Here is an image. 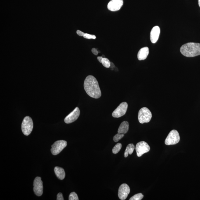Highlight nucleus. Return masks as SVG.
<instances>
[{"instance_id":"obj_15","label":"nucleus","mask_w":200,"mask_h":200,"mask_svg":"<svg viewBox=\"0 0 200 200\" xmlns=\"http://www.w3.org/2000/svg\"><path fill=\"white\" fill-rule=\"evenodd\" d=\"M129 128V124L128 122L124 121L121 123L118 129V133L125 134L127 133Z\"/></svg>"},{"instance_id":"obj_1","label":"nucleus","mask_w":200,"mask_h":200,"mask_svg":"<svg viewBox=\"0 0 200 200\" xmlns=\"http://www.w3.org/2000/svg\"><path fill=\"white\" fill-rule=\"evenodd\" d=\"M84 89L87 94L92 98L98 99L101 96V92L98 81L92 75L88 76L84 83Z\"/></svg>"},{"instance_id":"obj_12","label":"nucleus","mask_w":200,"mask_h":200,"mask_svg":"<svg viewBox=\"0 0 200 200\" xmlns=\"http://www.w3.org/2000/svg\"><path fill=\"white\" fill-rule=\"evenodd\" d=\"M123 0H111L107 5V8L110 11L115 12L121 9L123 6Z\"/></svg>"},{"instance_id":"obj_29","label":"nucleus","mask_w":200,"mask_h":200,"mask_svg":"<svg viewBox=\"0 0 200 200\" xmlns=\"http://www.w3.org/2000/svg\"><path fill=\"white\" fill-rule=\"evenodd\" d=\"M198 4H199V6L200 7V0H198Z\"/></svg>"},{"instance_id":"obj_19","label":"nucleus","mask_w":200,"mask_h":200,"mask_svg":"<svg viewBox=\"0 0 200 200\" xmlns=\"http://www.w3.org/2000/svg\"><path fill=\"white\" fill-rule=\"evenodd\" d=\"M144 197L143 195L141 193L136 194L130 198L129 200H141Z\"/></svg>"},{"instance_id":"obj_20","label":"nucleus","mask_w":200,"mask_h":200,"mask_svg":"<svg viewBox=\"0 0 200 200\" xmlns=\"http://www.w3.org/2000/svg\"><path fill=\"white\" fill-rule=\"evenodd\" d=\"M110 62L108 59L105 58L102 59L101 63L104 67L106 68H109L110 67Z\"/></svg>"},{"instance_id":"obj_6","label":"nucleus","mask_w":200,"mask_h":200,"mask_svg":"<svg viewBox=\"0 0 200 200\" xmlns=\"http://www.w3.org/2000/svg\"><path fill=\"white\" fill-rule=\"evenodd\" d=\"M67 143L64 140L57 141L52 145L51 152L54 155H57L67 147Z\"/></svg>"},{"instance_id":"obj_5","label":"nucleus","mask_w":200,"mask_h":200,"mask_svg":"<svg viewBox=\"0 0 200 200\" xmlns=\"http://www.w3.org/2000/svg\"><path fill=\"white\" fill-rule=\"evenodd\" d=\"M180 140V137L178 132L176 130H173L169 133L165 143L167 145H176L178 143Z\"/></svg>"},{"instance_id":"obj_3","label":"nucleus","mask_w":200,"mask_h":200,"mask_svg":"<svg viewBox=\"0 0 200 200\" xmlns=\"http://www.w3.org/2000/svg\"><path fill=\"white\" fill-rule=\"evenodd\" d=\"M152 117V113L147 107H142L139 111L138 119L139 122L142 124L149 122Z\"/></svg>"},{"instance_id":"obj_26","label":"nucleus","mask_w":200,"mask_h":200,"mask_svg":"<svg viewBox=\"0 0 200 200\" xmlns=\"http://www.w3.org/2000/svg\"><path fill=\"white\" fill-rule=\"evenodd\" d=\"M76 33H77V34L78 35L81 36H83L85 34L84 33H83V32H82V31H79V30H78L77 31V32H76Z\"/></svg>"},{"instance_id":"obj_14","label":"nucleus","mask_w":200,"mask_h":200,"mask_svg":"<svg viewBox=\"0 0 200 200\" xmlns=\"http://www.w3.org/2000/svg\"><path fill=\"white\" fill-rule=\"evenodd\" d=\"M149 53V48L147 47L143 48L139 50L138 53V58L139 60H145Z\"/></svg>"},{"instance_id":"obj_24","label":"nucleus","mask_w":200,"mask_h":200,"mask_svg":"<svg viewBox=\"0 0 200 200\" xmlns=\"http://www.w3.org/2000/svg\"><path fill=\"white\" fill-rule=\"evenodd\" d=\"M57 200H64L63 196L62 194L61 193H59L57 196Z\"/></svg>"},{"instance_id":"obj_30","label":"nucleus","mask_w":200,"mask_h":200,"mask_svg":"<svg viewBox=\"0 0 200 200\" xmlns=\"http://www.w3.org/2000/svg\"><path fill=\"white\" fill-rule=\"evenodd\" d=\"M102 57L103 58H105V56H104V55H102Z\"/></svg>"},{"instance_id":"obj_7","label":"nucleus","mask_w":200,"mask_h":200,"mask_svg":"<svg viewBox=\"0 0 200 200\" xmlns=\"http://www.w3.org/2000/svg\"><path fill=\"white\" fill-rule=\"evenodd\" d=\"M135 149L137 156L140 157L145 153L149 152L150 150V147L147 142L141 141L136 144Z\"/></svg>"},{"instance_id":"obj_22","label":"nucleus","mask_w":200,"mask_h":200,"mask_svg":"<svg viewBox=\"0 0 200 200\" xmlns=\"http://www.w3.org/2000/svg\"><path fill=\"white\" fill-rule=\"evenodd\" d=\"M78 195L76 193L72 192L69 195V200H79Z\"/></svg>"},{"instance_id":"obj_13","label":"nucleus","mask_w":200,"mask_h":200,"mask_svg":"<svg viewBox=\"0 0 200 200\" xmlns=\"http://www.w3.org/2000/svg\"><path fill=\"white\" fill-rule=\"evenodd\" d=\"M160 34V29L158 26H155L153 28L150 34V39L152 43H155L157 42Z\"/></svg>"},{"instance_id":"obj_16","label":"nucleus","mask_w":200,"mask_h":200,"mask_svg":"<svg viewBox=\"0 0 200 200\" xmlns=\"http://www.w3.org/2000/svg\"><path fill=\"white\" fill-rule=\"evenodd\" d=\"M54 171L57 178L60 180H63L65 178V173L63 168L60 167H55Z\"/></svg>"},{"instance_id":"obj_9","label":"nucleus","mask_w":200,"mask_h":200,"mask_svg":"<svg viewBox=\"0 0 200 200\" xmlns=\"http://www.w3.org/2000/svg\"><path fill=\"white\" fill-rule=\"evenodd\" d=\"M35 194L36 196L42 195L43 193V182L41 177H37L35 179L34 182V188Z\"/></svg>"},{"instance_id":"obj_28","label":"nucleus","mask_w":200,"mask_h":200,"mask_svg":"<svg viewBox=\"0 0 200 200\" xmlns=\"http://www.w3.org/2000/svg\"><path fill=\"white\" fill-rule=\"evenodd\" d=\"M115 67V65L114 63L112 62H110V67L111 68H114Z\"/></svg>"},{"instance_id":"obj_11","label":"nucleus","mask_w":200,"mask_h":200,"mask_svg":"<svg viewBox=\"0 0 200 200\" xmlns=\"http://www.w3.org/2000/svg\"><path fill=\"white\" fill-rule=\"evenodd\" d=\"M80 114V111L79 107H76L72 112L65 118L64 121L67 124L74 122L79 118Z\"/></svg>"},{"instance_id":"obj_2","label":"nucleus","mask_w":200,"mask_h":200,"mask_svg":"<svg viewBox=\"0 0 200 200\" xmlns=\"http://www.w3.org/2000/svg\"><path fill=\"white\" fill-rule=\"evenodd\" d=\"M181 53L187 57H194L200 55V43L190 42L186 43L180 48Z\"/></svg>"},{"instance_id":"obj_8","label":"nucleus","mask_w":200,"mask_h":200,"mask_svg":"<svg viewBox=\"0 0 200 200\" xmlns=\"http://www.w3.org/2000/svg\"><path fill=\"white\" fill-rule=\"evenodd\" d=\"M128 107V105L126 102L122 103L112 113L113 117L119 118L124 115L126 114Z\"/></svg>"},{"instance_id":"obj_18","label":"nucleus","mask_w":200,"mask_h":200,"mask_svg":"<svg viewBox=\"0 0 200 200\" xmlns=\"http://www.w3.org/2000/svg\"><path fill=\"white\" fill-rule=\"evenodd\" d=\"M122 147V145L121 143H118L115 146V147L112 149V152L115 154H117L119 152Z\"/></svg>"},{"instance_id":"obj_21","label":"nucleus","mask_w":200,"mask_h":200,"mask_svg":"<svg viewBox=\"0 0 200 200\" xmlns=\"http://www.w3.org/2000/svg\"><path fill=\"white\" fill-rule=\"evenodd\" d=\"M124 136V134L118 133L114 137V138H113V140H114L115 142H118L120 140H121V139Z\"/></svg>"},{"instance_id":"obj_10","label":"nucleus","mask_w":200,"mask_h":200,"mask_svg":"<svg viewBox=\"0 0 200 200\" xmlns=\"http://www.w3.org/2000/svg\"><path fill=\"white\" fill-rule=\"evenodd\" d=\"M130 192L129 186L126 184H122L119 187L118 193V197L122 200L126 199Z\"/></svg>"},{"instance_id":"obj_25","label":"nucleus","mask_w":200,"mask_h":200,"mask_svg":"<svg viewBox=\"0 0 200 200\" xmlns=\"http://www.w3.org/2000/svg\"><path fill=\"white\" fill-rule=\"evenodd\" d=\"M92 52L93 54L94 55H98V50H97L95 48H93L92 49Z\"/></svg>"},{"instance_id":"obj_23","label":"nucleus","mask_w":200,"mask_h":200,"mask_svg":"<svg viewBox=\"0 0 200 200\" xmlns=\"http://www.w3.org/2000/svg\"><path fill=\"white\" fill-rule=\"evenodd\" d=\"M83 37L87 39H95L96 38V36L93 35H90L88 34H85Z\"/></svg>"},{"instance_id":"obj_27","label":"nucleus","mask_w":200,"mask_h":200,"mask_svg":"<svg viewBox=\"0 0 200 200\" xmlns=\"http://www.w3.org/2000/svg\"><path fill=\"white\" fill-rule=\"evenodd\" d=\"M103 59V58L102 56H98V58H97V59H98L99 62L100 63L102 62V61Z\"/></svg>"},{"instance_id":"obj_17","label":"nucleus","mask_w":200,"mask_h":200,"mask_svg":"<svg viewBox=\"0 0 200 200\" xmlns=\"http://www.w3.org/2000/svg\"><path fill=\"white\" fill-rule=\"evenodd\" d=\"M135 149V146L133 144H129L126 147V150L125 151L124 156L125 157H127L129 154L131 155Z\"/></svg>"},{"instance_id":"obj_4","label":"nucleus","mask_w":200,"mask_h":200,"mask_svg":"<svg viewBox=\"0 0 200 200\" xmlns=\"http://www.w3.org/2000/svg\"><path fill=\"white\" fill-rule=\"evenodd\" d=\"M34 124L32 120L29 116L24 118L22 124V130L24 135L28 136L32 132Z\"/></svg>"}]
</instances>
